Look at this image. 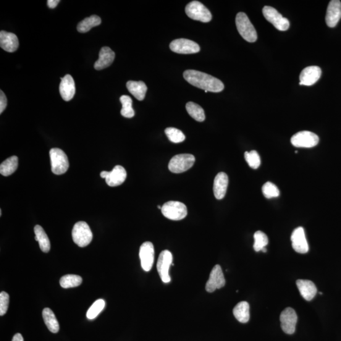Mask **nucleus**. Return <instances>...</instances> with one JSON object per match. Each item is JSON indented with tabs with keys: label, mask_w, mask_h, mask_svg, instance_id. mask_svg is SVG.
<instances>
[{
	"label": "nucleus",
	"mask_w": 341,
	"mask_h": 341,
	"mask_svg": "<svg viewBox=\"0 0 341 341\" xmlns=\"http://www.w3.org/2000/svg\"><path fill=\"white\" fill-rule=\"evenodd\" d=\"M100 175L101 178L106 179L107 185L112 187L122 185L127 178L125 169L120 165L115 166L111 172H102Z\"/></svg>",
	"instance_id": "obj_12"
},
{
	"label": "nucleus",
	"mask_w": 341,
	"mask_h": 341,
	"mask_svg": "<svg viewBox=\"0 0 341 341\" xmlns=\"http://www.w3.org/2000/svg\"><path fill=\"white\" fill-rule=\"evenodd\" d=\"M105 306V301L102 299L97 300L93 304L87 312V317L89 320H93L96 318L99 314L102 311Z\"/></svg>",
	"instance_id": "obj_35"
},
{
	"label": "nucleus",
	"mask_w": 341,
	"mask_h": 341,
	"mask_svg": "<svg viewBox=\"0 0 341 341\" xmlns=\"http://www.w3.org/2000/svg\"><path fill=\"white\" fill-rule=\"evenodd\" d=\"M162 214L166 218L173 221H180L187 216V206L178 201H169L165 203L161 208Z\"/></svg>",
	"instance_id": "obj_3"
},
{
	"label": "nucleus",
	"mask_w": 341,
	"mask_h": 341,
	"mask_svg": "<svg viewBox=\"0 0 341 341\" xmlns=\"http://www.w3.org/2000/svg\"><path fill=\"white\" fill-rule=\"evenodd\" d=\"M233 315L241 323H247L250 320V306L246 301H241L233 309Z\"/></svg>",
	"instance_id": "obj_25"
},
{
	"label": "nucleus",
	"mask_w": 341,
	"mask_h": 341,
	"mask_svg": "<svg viewBox=\"0 0 341 341\" xmlns=\"http://www.w3.org/2000/svg\"><path fill=\"white\" fill-rule=\"evenodd\" d=\"M115 53L109 47H103L99 52V59L94 64V68L101 70L108 67L114 62Z\"/></svg>",
	"instance_id": "obj_22"
},
{
	"label": "nucleus",
	"mask_w": 341,
	"mask_h": 341,
	"mask_svg": "<svg viewBox=\"0 0 341 341\" xmlns=\"http://www.w3.org/2000/svg\"><path fill=\"white\" fill-rule=\"evenodd\" d=\"M262 193H263L265 197L267 198H272L277 197L279 195V189L274 183L271 182H267L265 183L262 188Z\"/></svg>",
	"instance_id": "obj_37"
},
{
	"label": "nucleus",
	"mask_w": 341,
	"mask_h": 341,
	"mask_svg": "<svg viewBox=\"0 0 341 341\" xmlns=\"http://www.w3.org/2000/svg\"><path fill=\"white\" fill-rule=\"evenodd\" d=\"M19 46L17 36L14 33L2 31L0 33V46L5 51L15 52Z\"/></svg>",
	"instance_id": "obj_20"
},
{
	"label": "nucleus",
	"mask_w": 341,
	"mask_h": 341,
	"mask_svg": "<svg viewBox=\"0 0 341 341\" xmlns=\"http://www.w3.org/2000/svg\"><path fill=\"white\" fill-rule=\"evenodd\" d=\"M183 77L191 85L207 93H219L223 91L224 86L218 78L197 70H188L183 73Z\"/></svg>",
	"instance_id": "obj_1"
},
{
	"label": "nucleus",
	"mask_w": 341,
	"mask_h": 341,
	"mask_svg": "<svg viewBox=\"0 0 341 341\" xmlns=\"http://www.w3.org/2000/svg\"><path fill=\"white\" fill-rule=\"evenodd\" d=\"M173 262V255L168 250L162 251L160 253L157 263V269L162 282L168 283L170 281L169 274V268Z\"/></svg>",
	"instance_id": "obj_11"
},
{
	"label": "nucleus",
	"mask_w": 341,
	"mask_h": 341,
	"mask_svg": "<svg viewBox=\"0 0 341 341\" xmlns=\"http://www.w3.org/2000/svg\"><path fill=\"white\" fill-rule=\"evenodd\" d=\"M236 25L239 33L245 41L254 43L257 39L255 27L245 13L239 12L236 17Z\"/></svg>",
	"instance_id": "obj_2"
},
{
	"label": "nucleus",
	"mask_w": 341,
	"mask_h": 341,
	"mask_svg": "<svg viewBox=\"0 0 341 341\" xmlns=\"http://www.w3.org/2000/svg\"><path fill=\"white\" fill-rule=\"evenodd\" d=\"M120 102L122 104L121 115L127 119H132L135 116L134 110L132 107V99L130 96L123 95L121 96Z\"/></svg>",
	"instance_id": "obj_31"
},
{
	"label": "nucleus",
	"mask_w": 341,
	"mask_h": 341,
	"mask_svg": "<svg viewBox=\"0 0 341 341\" xmlns=\"http://www.w3.org/2000/svg\"><path fill=\"white\" fill-rule=\"evenodd\" d=\"M157 208L161 209L162 207L161 206H157Z\"/></svg>",
	"instance_id": "obj_43"
},
{
	"label": "nucleus",
	"mask_w": 341,
	"mask_h": 341,
	"mask_svg": "<svg viewBox=\"0 0 341 341\" xmlns=\"http://www.w3.org/2000/svg\"><path fill=\"white\" fill-rule=\"evenodd\" d=\"M0 113H2L6 109L7 106V99L6 96L2 91H0Z\"/></svg>",
	"instance_id": "obj_39"
},
{
	"label": "nucleus",
	"mask_w": 341,
	"mask_h": 341,
	"mask_svg": "<svg viewBox=\"0 0 341 341\" xmlns=\"http://www.w3.org/2000/svg\"><path fill=\"white\" fill-rule=\"evenodd\" d=\"M51 170L55 175L64 174L69 167V162L65 152L59 148L51 149L49 151Z\"/></svg>",
	"instance_id": "obj_5"
},
{
	"label": "nucleus",
	"mask_w": 341,
	"mask_h": 341,
	"mask_svg": "<svg viewBox=\"0 0 341 341\" xmlns=\"http://www.w3.org/2000/svg\"><path fill=\"white\" fill-rule=\"evenodd\" d=\"M280 325L286 334H293L295 332L298 317L292 308L288 307L282 311L280 316Z\"/></svg>",
	"instance_id": "obj_13"
},
{
	"label": "nucleus",
	"mask_w": 341,
	"mask_h": 341,
	"mask_svg": "<svg viewBox=\"0 0 341 341\" xmlns=\"http://www.w3.org/2000/svg\"><path fill=\"white\" fill-rule=\"evenodd\" d=\"M262 12L266 19L271 23L277 30L285 31L289 29L290 25L289 20L287 18L283 17L274 8L269 6L264 7Z\"/></svg>",
	"instance_id": "obj_8"
},
{
	"label": "nucleus",
	"mask_w": 341,
	"mask_h": 341,
	"mask_svg": "<svg viewBox=\"0 0 341 341\" xmlns=\"http://www.w3.org/2000/svg\"><path fill=\"white\" fill-rule=\"evenodd\" d=\"M154 248L153 244L146 241L141 245L139 251L141 266L144 271H150L154 261Z\"/></svg>",
	"instance_id": "obj_15"
},
{
	"label": "nucleus",
	"mask_w": 341,
	"mask_h": 341,
	"mask_svg": "<svg viewBox=\"0 0 341 341\" xmlns=\"http://www.w3.org/2000/svg\"><path fill=\"white\" fill-rule=\"evenodd\" d=\"M185 12L191 19L201 21L202 22L207 23L212 20L211 12L198 1L189 3L185 7Z\"/></svg>",
	"instance_id": "obj_6"
},
{
	"label": "nucleus",
	"mask_w": 341,
	"mask_h": 341,
	"mask_svg": "<svg viewBox=\"0 0 341 341\" xmlns=\"http://www.w3.org/2000/svg\"><path fill=\"white\" fill-rule=\"evenodd\" d=\"M128 91L139 101L144 100L146 97L148 88L143 81H128L127 83Z\"/></svg>",
	"instance_id": "obj_24"
},
{
	"label": "nucleus",
	"mask_w": 341,
	"mask_h": 341,
	"mask_svg": "<svg viewBox=\"0 0 341 341\" xmlns=\"http://www.w3.org/2000/svg\"><path fill=\"white\" fill-rule=\"evenodd\" d=\"M291 143L296 148H311L319 143V138L316 133L309 131H302L294 135Z\"/></svg>",
	"instance_id": "obj_9"
},
{
	"label": "nucleus",
	"mask_w": 341,
	"mask_h": 341,
	"mask_svg": "<svg viewBox=\"0 0 341 341\" xmlns=\"http://www.w3.org/2000/svg\"><path fill=\"white\" fill-rule=\"evenodd\" d=\"M225 284V280L221 267L219 265H216L210 274L209 279L207 280L206 286V291L209 293L214 292L216 290L224 287Z\"/></svg>",
	"instance_id": "obj_14"
},
{
	"label": "nucleus",
	"mask_w": 341,
	"mask_h": 341,
	"mask_svg": "<svg viewBox=\"0 0 341 341\" xmlns=\"http://www.w3.org/2000/svg\"><path fill=\"white\" fill-rule=\"evenodd\" d=\"M82 277L77 275L68 274L63 276L60 280L62 288H67L77 287L82 284Z\"/></svg>",
	"instance_id": "obj_32"
},
{
	"label": "nucleus",
	"mask_w": 341,
	"mask_h": 341,
	"mask_svg": "<svg viewBox=\"0 0 341 341\" xmlns=\"http://www.w3.org/2000/svg\"><path fill=\"white\" fill-rule=\"evenodd\" d=\"M101 18L97 15H92V16L85 18L84 20L81 21L77 25V31L80 33H86L89 32L92 28L96 27L101 24Z\"/></svg>",
	"instance_id": "obj_29"
},
{
	"label": "nucleus",
	"mask_w": 341,
	"mask_h": 341,
	"mask_svg": "<svg viewBox=\"0 0 341 341\" xmlns=\"http://www.w3.org/2000/svg\"><path fill=\"white\" fill-rule=\"evenodd\" d=\"M43 317L44 322L49 331L57 333L60 330V325L53 311L50 308H46L43 311Z\"/></svg>",
	"instance_id": "obj_27"
},
{
	"label": "nucleus",
	"mask_w": 341,
	"mask_h": 341,
	"mask_svg": "<svg viewBox=\"0 0 341 341\" xmlns=\"http://www.w3.org/2000/svg\"><path fill=\"white\" fill-rule=\"evenodd\" d=\"M292 246L296 252L306 253L309 250L308 242L305 237V231L302 227H299L293 231L291 235Z\"/></svg>",
	"instance_id": "obj_16"
},
{
	"label": "nucleus",
	"mask_w": 341,
	"mask_h": 341,
	"mask_svg": "<svg viewBox=\"0 0 341 341\" xmlns=\"http://www.w3.org/2000/svg\"><path fill=\"white\" fill-rule=\"evenodd\" d=\"M93 238L91 228L86 222L76 223L72 230V238L75 244L80 247H85L91 243Z\"/></svg>",
	"instance_id": "obj_4"
},
{
	"label": "nucleus",
	"mask_w": 341,
	"mask_h": 341,
	"mask_svg": "<svg viewBox=\"0 0 341 341\" xmlns=\"http://www.w3.org/2000/svg\"><path fill=\"white\" fill-rule=\"evenodd\" d=\"M254 240H255V242H254L253 248L257 252L263 250L269 243L267 235L261 231H258L254 234Z\"/></svg>",
	"instance_id": "obj_33"
},
{
	"label": "nucleus",
	"mask_w": 341,
	"mask_h": 341,
	"mask_svg": "<svg viewBox=\"0 0 341 341\" xmlns=\"http://www.w3.org/2000/svg\"><path fill=\"white\" fill-rule=\"evenodd\" d=\"M18 157L14 156L9 157L3 162L0 166V173L4 177H8L13 174L18 167Z\"/></svg>",
	"instance_id": "obj_28"
},
{
	"label": "nucleus",
	"mask_w": 341,
	"mask_h": 341,
	"mask_svg": "<svg viewBox=\"0 0 341 341\" xmlns=\"http://www.w3.org/2000/svg\"><path fill=\"white\" fill-rule=\"evenodd\" d=\"M167 138L173 143L178 144L182 143L185 140V135L182 131L177 129V128L169 127L165 130Z\"/></svg>",
	"instance_id": "obj_34"
},
{
	"label": "nucleus",
	"mask_w": 341,
	"mask_h": 341,
	"mask_svg": "<svg viewBox=\"0 0 341 341\" xmlns=\"http://www.w3.org/2000/svg\"><path fill=\"white\" fill-rule=\"evenodd\" d=\"M322 70L317 66L308 67L302 70L300 75V85L310 86L315 84L321 78Z\"/></svg>",
	"instance_id": "obj_18"
},
{
	"label": "nucleus",
	"mask_w": 341,
	"mask_h": 341,
	"mask_svg": "<svg viewBox=\"0 0 341 341\" xmlns=\"http://www.w3.org/2000/svg\"><path fill=\"white\" fill-rule=\"evenodd\" d=\"M62 82L60 85V93L62 98L65 101H69L72 99L75 94V85L74 80L70 75H66L61 78Z\"/></svg>",
	"instance_id": "obj_19"
},
{
	"label": "nucleus",
	"mask_w": 341,
	"mask_h": 341,
	"mask_svg": "<svg viewBox=\"0 0 341 341\" xmlns=\"http://www.w3.org/2000/svg\"><path fill=\"white\" fill-rule=\"evenodd\" d=\"M195 162V157L192 154H178L170 160L169 169L173 173H182L190 169Z\"/></svg>",
	"instance_id": "obj_7"
},
{
	"label": "nucleus",
	"mask_w": 341,
	"mask_h": 341,
	"mask_svg": "<svg viewBox=\"0 0 341 341\" xmlns=\"http://www.w3.org/2000/svg\"><path fill=\"white\" fill-rule=\"evenodd\" d=\"M170 50L178 54H194L201 50L197 43L187 39H178L170 43Z\"/></svg>",
	"instance_id": "obj_10"
},
{
	"label": "nucleus",
	"mask_w": 341,
	"mask_h": 341,
	"mask_svg": "<svg viewBox=\"0 0 341 341\" xmlns=\"http://www.w3.org/2000/svg\"><path fill=\"white\" fill-rule=\"evenodd\" d=\"M341 18V2L332 0L328 5L325 21L329 27H335Z\"/></svg>",
	"instance_id": "obj_17"
},
{
	"label": "nucleus",
	"mask_w": 341,
	"mask_h": 341,
	"mask_svg": "<svg viewBox=\"0 0 341 341\" xmlns=\"http://www.w3.org/2000/svg\"><path fill=\"white\" fill-rule=\"evenodd\" d=\"M9 305V295L5 291L0 293V316H4L7 313Z\"/></svg>",
	"instance_id": "obj_38"
},
{
	"label": "nucleus",
	"mask_w": 341,
	"mask_h": 341,
	"mask_svg": "<svg viewBox=\"0 0 341 341\" xmlns=\"http://www.w3.org/2000/svg\"><path fill=\"white\" fill-rule=\"evenodd\" d=\"M186 109L191 117L197 122H204L206 119V115L203 107L193 102H188L186 105Z\"/></svg>",
	"instance_id": "obj_30"
},
{
	"label": "nucleus",
	"mask_w": 341,
	"mask_h": 341,
	"mask_svg": "<svg viewBox=\"0 0 341 341\" xmlns=\"http://www.w3.org/2000/svg\"><path fill=\"white\" fill-rule=\"evenodd\" d=\"M296 285L300 291L301 295L306 301L313 300L317 295L316 286L311 280L299 279L296 281Z\"/></svg>",
	"instance_id": "obj_23"
},
{
	"label": "nucleus",
	"mask_w": 341,
	"mask_h": 341,
	"mask_svg": "<svg viewBox=\"0 0 341 341\" xmlns=\"http://www.w3.org/2000/svg\"><path fill=\"white\" fill-rule=\"evenodd\" d=\"M34 233L36 235L35 240L38 241L41 250L44 253L49 252L51 248L50 241L43 228L41 225H36L34 227Z\"/></svg>",
	"instance_id": "obj_26"
},
{
	"label": "nucleus",
	"mask_w": 341,
	"mask_h": 341,
	"mask_svg": "<svg viewBox=\"0 0 341 341\" xmlns=\"http://www.w3.org/2000/svg\"><path fill=\"white\" fill-rule=\"evenodd\" d=\"M228 182V177L225 173H219L216 175L214 182L213 191L215 197L217 200H221L224 197L226 193Z\"/></svg>",
	"instance_id": "obj_21"
},
{
	"label": "nucleus",
	"mask_w": 341,
	"mask_h": 341,
	"mask_svg": "<svg viewBox=\"0 0 341 341\" xmlns=\"http://www.w3.org/2000/svg\"><path fill=\"white\" fill-rule=\"evenodd\" d=\"M60 2V0H48V6L50 9H54L59 5Z\"/></svg>",
	"instance_id": "obj_40"
},
{
	"label": "nucleus",
	"mask_w": 341,
	"mask_h": 341,
	"mask_svg": "<svg viewBox=\"0 0 341 341\" xmlns=\"http://www.w3.org/2000/svg\"><path fill=\"white\" fill-rule=\"evenodd\" d=\"M12 341H23L22 335L19 334V333H17L13 337Z\"/></svg>",
	"instance_id": "obj_41"
},
{
	"label": "nucleus",
	"mask_w": 341,
	"mask_h": 341,
	"mask_svg": "<svg viewBox=\"0 0 341 341\" xmlns=\"http://www.w3.org/2000/svg\"><path fill=\"white\" fill-rule=\"evenodd\" d=\"M245 158L249 166L254 169H258L261 166V160L259 154L256 151L245 152Z\"/></svg>",
	"instance_id": "obj_36"
},
{
	"label": "nucleus",
	"mask_w": 341,
	"mask_h": 341,
	"mask_svg": "<svg viewBox=\"0 0 341 341\" xmlns=\"http://www.w3.org/2000/svg\"><path fill=\"white\" fill-rule=\"evenodd\" d=\"M2 210H0V216H2Z\"/></svg>",
	"instance_id": "obj_42"
}]
</instances>
